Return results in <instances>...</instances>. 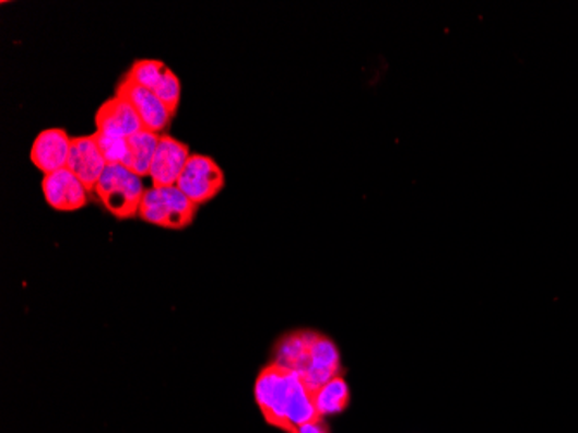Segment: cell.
Masks as SVG:
<instances>
[{
    "instance_id": "6da1fadb",
    "label": "cell",
    "mask_w": 578,
    "mask_h": 433,
    "mask_svg": "<svg viewBox=\"0 0 578 433\" xmlns=\"http://www.w3.org/2000/svg\"><path fill=\"white\" fill-rule=\"evenodd\" d=\"M255 400L267 423L286 433L300 432L302 425L322 420L314 394L296 371L274 363L263 367L255 382Z\"/></svg>"
},
{
    "instance_id": "7a4b0ae2",
    "label": "cell",
    "mask_w": 578,
    "mask_h": 433,
    "mask_svg": "<svg viewBox=\"0 0 578 433\" xmlns=\"http://www.w3.org/2000/svg\"><path fill=\"white\" fill-rule=\"evenodd\" d=\"M146 189L141 177L129 168L123 165H109L94 188V195L113 216L127 221L139 216Z\"/></svg>"
},
{
    "instance_id": "3957f363",
    "label": "cell",
    "mask_w": 578,
    "mask_h": 433,
    "mask_svg": "<svg viewBox=\"0 0 578 433\" xmlns=\"http://www.w3.org/2000/svg\"><path fill=\"white\" fill-rule=\"evenodd\" d=\"M198 204L192 203L177 186L151 188L144 192L139 216L163 230H186L194 222Z\"/></svg>"
},
{
    "instance_id": "277c9868",
    "label": "cell",
    "mask_w": 578,
    "mask_h": 433,
    "mask_svg": "<svg viewBox=\"0 0 578 433\" xmlns=\"http://www.w3.org/2000/svg\"><path fill=\"white\" fill-rule=\"evenodd\" d=\"M224 186L225 175L221 165L212 156L198 153L189 156L188 165L177 183V188L198 207L212 201Z\"/></svg>"
},
{
    "instance_id": "5b68a950",
    "label": "cell",
    "mask_w": 578,
    "mask_h": 433,
    "mask_svg": "<svg viewBox=\"0 0 578 433\" xmlns=\"http://www.w3.org/2000/svg\"><path fill=\"white\" fill-rule=\"evenodd\" d=\"M308 390L316 391L331 379L342 375L340 350L331 338L314 331L312 342L308 347L304 363L296 371Z\"/></svg>"
},
{
    "instance_id": "8992f818",
    "label": "cell",
    "mask_w": 578,
    "mask_h": 433,
    "mask_svg": "<svg viewBox=\"0 0 578 433\" xmlns=\"http://www.w3.org/2000/svg\"><path fill=\"white\" fill-rule=\"evenodd\" d=\"M191 154L186 142L172 138L170 133H162L151 163L150 177L153 188L177 186Z\"/></svg>"
},
{
    "instance_id": "52a82bcc",
    "label": "cell",
    "mask_w": 578,
    "mask_h": 433,
    "mask_svg": "<svg viewBox=\"0 0 578 433\" xmlns=\"http://www.w3.org/2000/svg\"><path fill=\"white\" fill-rule=\"evenodd\" d=\"M115 94L129 101L133 109L138 112L144 129L151 132L165 133L167 127L170 126L172 118L175 117L153 91L133 84L132 80L127 79L126 75L121 77L118 82Z\"/></svg>"
},
{
    "instance_id": "ba28073f",
    "label": "cell",
    "mask_w": 578,
    "mask_h": 433,
    "mask_svg": "<svg viewBox=\"0 0 578 433\" xmlns=\"http://www.w3.org/2000/svg\"><path fill=\"white\" fill-rule=\"evenodd\" d=\"M43 192L50 209L58 212H76L89 203V189L68 168L44 175Z\"/></svg>"
},
{
    "instance_id": "9c48e42d",
    "label": "cell",
    "mask_w": 578,
    "mask_h": 433,
    "mask_svg": "<svg viewBox=\"0 0 578 433\" xmlns=\"http://www.w3.org/2000/svg\"><path fill=\"white\" fill-rule=\"evenodd\" d=\"M71 141L73 138L59 127L43 130L32 144L30 160L37 171L44 172V175L63 171L70 159Z\"/></svg>"
},
{
    "instance_id": "30bf717a",
    "label": "cell",
    "mask_w": 578,
    "mask_h": 433,
    "mask_svg": "<svg viewBox=\"0 0 578 433\" xmlns=\"http://www.w3.org/2000/svg\"><path fill=\"white\" fill-rule=\"evenodd\" d=\"M68 171L84 183L89 192H94L97 183L108 168L105 156L97 147L96 136H80L71 141L70 159H68Z\"/></svg>"
},
{
    "instance_id": "8fae6325",
    "label": "cell",
    "mask_w": 578,
    "mask_h": 433,
    "mask_svg": "<svg viewBox=\"0 0 578 433\" xmlns=\"http://www.w3.org/2000/svg\"><path fill=\"white\" fill-rule=\"evenodd\" d=\"M94 120H96L97 132L115 136V138L129 139L133 133L144 130L138 112L126 97L118 96V94L109 97L99 106Z\"/></svg>"
},
{
    "instance_id": "7c38bea8",
    "label": "cell",
    "mask_w": 578,
    "mask_h": 433,
    "mask_svg": "<svg viewBox=\"0 0 578 433\" xmlns=\"http://www.w3.org/2000/svg\"><path fill=\"white\" fill-rule=\"evenodd\" d=\"M160 136L162 133L151 132V130H141L129 138V156L123 167L129 168L139 177H150L151 163H153L154 153L158 148Z\"/></svg>"
},
{
    "instance_id": "4fadbf2b",
    "label": "cell",
    "mask_w": 578,
    "mask_h": 433,
    "mask_svg": "<svg viewBox=\"0 0 578 433\" xmlns=\"http://www.w3.org/2000/svg\"><path fill=\"white\" fill-rule=\"evenodd\" d=\"M314 402H316L317 411L321 412V417L345 411L350 402V390L345 378L342 375L337 376L322 385L319 390L314 391Z\"/></svg>"
},
{
    "instance_id": "5bb4252c",
    "label": "cell",
    "mask_w": 578,
    "mask_h": 433,
    "mask_svg": "<svg viewBox=\"0 0 578 433\" xmlns=\"http://www.w3.org/2000/svg\"><path fill=\"white\" fill-rule=\"evenodd\" d=\"M167 65L160 61V59H138L133 61L130 70L127 71L126 77L132 80L133 84L141 85V87L156 91L163 77L167 73Z\"/></svg>"
},
{
    "instance_id": "9a60e30c",
    "label": "cell",
    "mask_w": 578,
    "mask_h": 433,
    "mask_svg": "<svg viewBox=\"0 0 578 433\" xmlns=\"http://www.w3.org/2000/svg\"><path fill=\"white\" fill-rule=\"evenodd\" d=\"M94 136H96L97 147L105 156L108 167L109 165H126L127 156H129V139L106 136L97 130Z\"/></svg>"
},
{
    "instance_id": "2e32d148",
    "label": "cell",
    "mask_w": 578,
    "mask_h": 433,
    "mask_svg": "<svg viewBox=\"0 0 578 433\" xmlns=\"http://www.w3.org/2000/svg\"><path fill=\"white\" fill-rule=\"evenodd\" d=\"M154 94L158 96L163 105L167 106L174 115L177 113L180 105V96H182V84H180L179 77L175 75L170 68H168L167 73L163 77Z\"/></svg>"
},
{
    "instance_id": "e0dca14e",
    "label": "cell",
    "mask_w": 578,
    "mask_h": 433,
    "mask_svg": "<svg viewBox=\"0 0 578 433\" xmlns=\"http://www.w3.org/2000/svg\"><path fill=\"white\" fill-rule=\"evenodd\" d=\"M298 433H329V429L325 418H322V420L310 421L307 425H302Z\"/></svg>"
}]
</instances>
